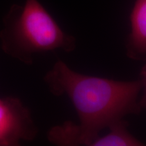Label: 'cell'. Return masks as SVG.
Here are the masks:
<instances>
[{
	"mask_svg": "<svg viewBox=\"0 0 146 146\" xmlns=\"http://www.w3.org/2000/svg\"><path fill=\"white\" fill-rule=\"evenodd\" d=\"M0 45L5 54L31 65L36 54L57 50L72 52L76 40L60 28L38 0H26L23 5H12L5 16Z\"/></svg>",
	"mask_w": 146,
	"mask_h": 146,
	"instance_id": "2",
	"label": "cell"
},
{
	"mask_svg": "<svg viewBox=\"0 0 146 146\" xmlns=\"http://www.w3.org/2000/svg\"><path fill=\"white\" fill-rule=\"evenodd\" d=\"M141 76L143 78L144 84L143 87V95H142L140 101H139L141 108H146V66L141 71Z\"/></svg>",
	"mask_w": 146,
	"mask_h": 146,
	"instance_id": "5",
	"label": "cell"
},
{
	"mask_svg": "<svg viewBox=\"0 0 146 146\" xmlns=\"http://www.w3.org/2000/svg\"><path fill=\"white\" fill-rule=\"evenodd\" d=\"M44 81L53 95L68 97L80 121L78 125L68 121L52 127L47 139L55 145L94 146L102 129L141 110L138 102L144 84L141 76L137 81H118L85 75L59 60Z\"/></svg>",
	"mask_w": 146,
	"mask_h": 146,
	"instance_id": "1",
	"label": "cell"
},
{
	"mask_svg": "<svg viewBox=\"0 0 146 146\" xmlns=\"http://www.w3.org/2000/svg\"><path fill=\"white\" fill-rule=\"evenodd\" d=\"M130 21L128 56L135 60H146V0H136Z\"/></svg>",
	"mask_w": 146,
	"mask_h": 146,
	"instance_id": "4",
	"label": "cell"
},
{
	"mask_svg": "<svg viewBox=\"0 0 146 146\" xmlns=\"http://www.w3.org/2000/svg\"><path fill=\"white\" fill-rule=\"evenodd\" d=\"M38 129L31 113L17 98H0V146H17L35 138Z\"/></svg>",
	"mask_w": 146,
	"mask_h": 146,
	"instance_id": "3",
	"label": "cell"
}]
</instances>
